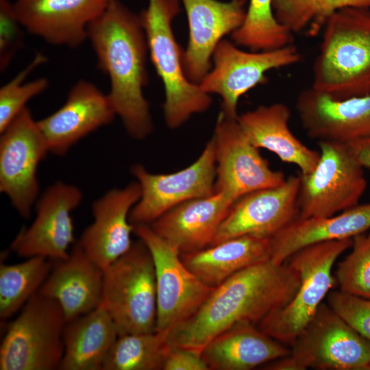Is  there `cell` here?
<instances>
[{"label":"cell","mask_w":370,"mask_h":370,"mask_svg":"<svg viewBox=\"0 0 370 370\" xmlns=\"http://www.w3.org/2000/svg\"><path fill=\"white\" fill-rule=\"evenodd\" d=\"M300 284L288 263L269 260L245 268L214 288L200 308L167 333L171 346L201 352L212 338L241 323L258 325L285 306Z\"/></svg>","instance_id":"6da1fadb"},{"label":"cell","mask_w":370,"mask_h":370,"mask_svg":"<svg viewBox=\"0 0 370 370\" xmlns=\"http://www.w3.org/2000/svg\"><path fill=\"white\" fill-rule=\"evenodd\" d=\"M98 67L110 79L107 95L127 134L143 140L153 130L149 104L143 94L147 84L148 53L140 16L118 0H110L88 27Z\"/></svg>","instance_id":"7a4b0ae2"},{"label":"cell","mask_w":370,"mask_h":370,"mask_svg":"<svg viewBox=\"0 0 370 370\" xmlns=\"http://www.w3.org/2000/svg\"><path fill=\"white\" fill-rule=\"evenodd\" d=\"M311 88L334 100L370 94V8L348 7L327 21Z\"/></svg>","instance_id":"3957f363"},{"label":"cell","mask_w":370,"mask_h":370,"mask_svg":"<svg viewBox=\"0 0 370 370\" xmlns=\"http://www.w3.org/2000/svg\"><path fill=\"white\" fill-rule=\"evenodd\" d=\"M180 12L179 0H149L139 15L148 53L164 89L163 112L166 125L180 127L193 114L206 111L212 103L209 94L186 77L181 48L174 36L172 21Z\"/></svg>","instance_id":"277c9868"},{"label":"cell","mask_w":370,"mask_h":370,"mask_svg":"<svg viewBox=\"0 0 370 370\" xmlns=\"http://www.w3.org/2000/svg\"><path fill=\"white\" fill-rule=\"evenodd\" d=\"M352 243L353 238L323 241L293 254L286 261L299 275V288L285 306L267 315L258 328L291 347L336 284L332 274L334 264Z\"/></svg>","instance_id":"5b68a950"},{"label":"cell","mask_w":370,"mask_h":370,"mask_svg":"<svg viewBox=\"0 0 370 370\" xmlns=\"http://www.w3.org/2000/svg\"><path fill=\"white\" fill-rule=\"evenodd\" d=\"M100 306L119 336L156 331V285L151 254L140 240L105 270Z\"/></svg>","instance_id":"8992f818"},{"label":"cell","mask_w":370,"mask_h":370,"mask_svg":"<svg viewBox=\"0 0 370 370\" xmlns=\"http://www.w3.org/2000/svg\"><path fill=\"white\" fill-rule=\"evenodd\" d=\"M65 324L60 304L35 293L7 326L0 346V369H59Z\"/></svg>","instance_id":"52a82bcc"},{"label":"cell","mask_w":370,"mask_h":370,"mask_svg":"<svg viewBox=\"0 0 370 370\" xmlns=\"http://www.w3.org/2000/svg\"><path fill=\"white\" fill-rule=\"evenodd\" d=\"M315 168L299 174V219L327 217L358 204L367 186L364 168L345 143L318 142Z\"/></svg>","instance_id":"ba28073f"},{"label":"cell","mask_w":370,"mask_h":370,"mask_svg":"<svg viewBox=\"0 0 370 370\" xmlns=\"http://www.w3.org/2000/svg\"><path fill=\"white\" fill-rule=\"evenodd\" d=\"M301 58L294 44L273 50L246 51L223 39L213 53V66L199 86L206 93L221 97V113L237 119L238 102L244 94L265 84L268 71L294 65Z\"/></svg>","instance_id":"9c48e42d"},{"label":"cell","mask_w":370,"mask_h":370,"mask_svg":"<svg viewBox=\"0 0 370 370\" xmlns=\"http://www.w3.org/2000/svg\"><path fill=\"white\" fill-rule=\"evenodd\" d=\"M134 232L149 249L154 263L156 331L168 333L196 312L214 288L191 272L178 251L147 224L135 225Z\"/></svg>","instance_id":"30bf717a"},{"label":"cell","mask_w":370,"mask_h":370,"mask_svg":"<svg viewBox=\"0 0 370 370\" xmlns=\"http://www.w3.org/2000/svg\"><path fill=\"white\" fill-rule=\"evenodd\" d=\"M0 133V191L28 219L39 193L38 166L49 149L27 107Z\"/></svg>","instance_id":"8fae6325"},{"label":"cell","mask_w":370,"mask_h":370,"mask_svg":"<svg viewBox=\"0 0 370 370\" xmlns=\"http://www.w3.org/2000/svg\"><path fill=\"white\" fill-rule=\"evenodd\" d=\"M130 171L140 186L141 195L132 208L129 220L134 225H148L182 203L215 193L214 143L211 138L197 160L179 171L151 173L139 164H134Z\"/></svg>","instance_id":"7c38bea8"},{"label":"cell","mask_w":370,"mask_h":370,"mask_svg":"<svg viewBox=\"0 0 370 370\" xmlns=\"http://www.w3.org/2000/svg\"><path fill=\"white\" fill-rule=\"evenodd\" d=\"M291 347L304 370H370V342L324 303Z\"/></svg>","instance_id":"4fadbf2b"},{"label":"cell","mask_w":370,"mask_h":370,"mask_svg":"<svg viewBox=\"0 0 370 370\" xmlns=\"http://www.w3.org/2000/svg\"><path fill=\"white\" fill-rule=\"evenodd\" d=\"M212 140L216 161L215 193H223L234 204L251 192L278 186L286 177L273 171L249 142L237 119L220 113Z\"/></svg>","instance_id":"5bb4252c"},{"label":"cell","mask_w":370,"mask_h":370,"mask_svg":"<svg viewBox=\"0 0 370 370\" xmlns=\"http://www.w3.org/2000/svg\"><path fill=\"white\" fill-rule=\"evenodd\" d=\"M299 185V175H291L278 186L260 189L238 199L210 246L243 235L273 238L300 218Z\"/></svg>","instance_id":"9a60e30c"},{"label":"cell","mask_w":370,"mask_h":370,"mask_svg":"<svg viewBox=\"0 0 370 370\" xmlns=\"http://www.w3.org/2000/svg\"><path fill=\"white\" fill-rule=\"evenodd\" d=\"M82 199L81 190L74 185L58 182L48 187L36 201L34 221L19 232L10 249L26 258H66L69 254L68 248L74 241L71 213Z\"/></svg>","instance_id":"2e32d148"},{"label":"cell","mask_w":370,"mask_h":370,"mask_svg":"<svg viewBox=\"0 0 370 370\" xmlns=\"http://www.w3.org/2000/svg\"><path fill=\"white\" fill-rule=\"evenodd\" d=\"M188 24V42L182 65L187 78L199 84L212 67V58L223 38L243 23L247 0H181Z\"/></svg>","instance_id":"e0dca14e"},{"label":"cell","mask_w":370,"mask_h":370,"mask_svg":"<svg viewBox=\"0 0 370 370\" xmlns=\"http://www.w3.org/2000/svg\"><path fill=\"white\" fill-rule=\"evenodd\" d=\"M140 195V186L134 182L125 188L108 190L92 204L94 221L77 243L103 271L133 244L131 234L134 225L130 222L129 215Z\"/></svg>","instance_id":"ac0fdd59"},{"label":"cell","mask_w":370,"mask_h":370,"mask_svg":"<svg viewBox=\"0 0 370 370\" xmlns=\"http://www.w3.org/2000/svg\"><path fill=\"white\" fill-rule=\"evenodd\" d=\"M110 0H16L14 12L29 34L48 43L75 48Z\"/></svg>","instance_id":"d6986e66"},{"label":"cell","mask_w":370,"mask_h":370,"mask_svg":"<svg viewBox=\"0 0 370 370\" xmlns=\"http://www.w3.org/2000/svg\"><path fill=\"white\" fill-rule=\"evenodd\" d=\"M115 116L107 95L82 79L71 87L62 106L37 123L49 151L63 156L79 140L110 124Z\"/></svg>","instance_id":"ffe728a7"},{"label":"cell","mask_w":370,"mask_h":370,"mask_svg":"<svg viewBox=\"0 0 370 370\" xmlns=\"http://www.w3.org/2000/svg\"><path fill=\"white\" fill-rule=\"evenodd\" d=\"M295 108L304 131L317 143L346 144L370 136V94L334 100L310 87L299 93Z\"/></svg>","instance_id":"44dd1931"},{"label":"cell","mask_w":370,"mask_h":370,"mask_svg":"<svg viewBox=\"0 0 370 370\" xmlns=\"http://www.w3.org/2000/svg\"><path fill=\"white\" fill-rule=\"evenodd\" d=\"M233 204L223 193H215L176 206L150 227L180 255L197 251L210 245Z\"/></svg>","instance_id":"7402d4cb"},{"label":"cell","mask_w":370,"mask_h":370,"mask_svg":"<svg viewBox=\"0 0 370 370\" xmlns=\"http://www.w3.org/2000/svg\"><path fill=\"white\" fill-rule=\"evenodd\" d=\"M103 273L76 242L66 258L53 260L52 269L38 292L60 304L67 322L100 305Z\"/></svg>","instance_id":"603a6c76"},{"label":"cell","mask_w":370,"mask_h":370,"mask_svg":"<svg viewBox=\"0 0 370 370\" xmlns=\"http://www.w3.org/2000/svg\"><path fill=\"white\" fill-rule=\"evenodd\" d=\"M291 115L286 104L274 103L241 114L237 121L252 145L271 151L306 175L315 168L320 152L306 146L293 134L288 126Z\"/></svg>","instance_id":"cb8c5ba5"},{"label":"cell","mask_w":370,"mask_h":370,"mask_svg":"<svg viewBox=\"0 0 370 370\" xmlns=\"http://www.w3.org/2000/svg\"><path fill=\"white\" fill-rule=\"evenodd\" d=\"M291 353L284 344L249 323L230 328L201 351L209 369L212 370H250Z\"/></svg>","instance_id":"d4e9b609"},{"label":"cell","mask_w":370,"mask_h":370,"mask_svg":"<svg viewBox=\"0 0 370 370\" xmlns=\"http://www.w3.org/2000/svg\"><path fill=\"white\" fill-rule=\"evenodd\" d=\"M369 229L370 203L358 204L330 217L299 219L271 238V260L282 264L306 246L353 238Z\"/></svg>","instance_id":"484cf974"},{"label":"cell","mask_w":370,"mask_h":370,"mask_svg":"<svg viewBox=\"0 0 370 370\" xmlns=\"http://www.w3.org/2000/svg\"><path fill=\"white\" fill-rule=\"evenodd\" d=\"M271 238L243 235L180 256L201 281L215 288L237 272L271 260Z\"/></svg>","instance_id":"4316f807"},{"label":"cell","mask_w":370,"mask_h":370,"mask_svg":"<svg viewBox=\"0 0 370 370\" xmlns=\"http://www.w3.org/2000/svg\"><path fill=\"white\" fill-rule=\"evenodd\" d=\"M118 337L114 323L100 305L66 322L63 331L64 354L59 369L102 370Z\"/></svg>","instance_id":"83f0119b"},{"label":"cell","mask_w":370,"mask_h":370,"mask_svg":"<svg viewBox=\"0 0 370 370\" xmlns=\"http://www.w3.org/2000/svg\"><path fill=\"white\" fill-rule=\"evenodd\" d=\"M53 260L43 256L0 266V318L5 321L21 310L47 278Z\"/></svg>","instance_id":"f1b7e54d"},{"label":"cell","mask_w":370,"mask_h":370,"mask_svg":"<svg viewBox=\"0 0 370 370\" xmlns=\"http://www.w3.org/2000/svg\"><path fill=\"white\" fill-rule=\"evenodd\" d=\"M171 347L167 333L157 331L119 336L102 370H160Z\"/></svg>","instance_id":"f546056e"},{"label":"cell","mask_w":370,"mask_h":370,"mask_svg":"<svg viewBox=\"0 0 370 370\" xmlns=\"http://www.w3.org/2000/svg\"><path fill=\"white\" fill-rule=\"evenodd\" d=\"M231 36L236 44L252 51L276 49L294 42V34L276 19L272 0H249L243 25Z\"/></svg>","instance_id":"4dcf8cb0"},{"label":"cell","mask_w":370,"mask_h":370,"mask_svg":"<svg viewBox=\"0 0 370 370\" xmlns=\"http://www.w3.org/2000/svg\"><path fill=\"white\" fill-rule=\"evenodd\" d=\"M276 19L293 34L311 37L322 32L328 18L348 7L370 8V0H272Z\"/></svg>","instance_id":"1f68e13d"},{"label":"cell","mask_w":370,"mask_h":370,"mask_svg":"<svg viewBox=\"0 0 370 370\" xmlns=\"http://www.w3.org/2000/svg\"><path fill=\"white\" fill-rule=\"evenodd\" d=\"M352 248L337 264L336 284L343 292L370 299V232L354 236Z\"/></svg>","instance_id":"d6a6232c"},{"label":"cell","mask_w":370,"mask_h":370,"mask_svg":"<svg viewBox=\"0 0 370 370\" xmlns=\"http://www.w3.org/2000/svg\"><path fill=\"white\" fill-rule=\"evenodd\" d=\"M47 58L38 53L33 60L0 89V132L26 107L27 102L45 90L47 79H38L24 82L27 75Z\"/></svg>","instance_id":"836d02e7"},{"label":"cell","mask_w":370,"mask_h":370,"mask_svg":"<svg viewBox=\"0 0 370 370\" xmlns=\"http://www.w3.org/2000/svg\"><path fill=\"white\" fill-rule=\"evenodd\" d=\"M327 301L338 316L370 342V299L338 290L330 291Z\"/></svg>","instance_id":"e575fe53"},{"label":"cell","mask_w":370,"mask_h":370,"mask_svg":"<svg viewBox=\"0 0 370 370\" xmlns=\"http://www.w3.org/2000/svg\"><path fill=\"white\" fill-rule=\"evenodd\" d=\"M23 27L9 0H0V69L3 71L23 42Z\"/></svg>","instance_id":"d590c367"},{"label":"cell","mask_w":370,"mask_h":370,"mask_svg":"<svg viewBox=\"0 0 370 370\" xmlns=\"http://www.w3.org/2000/svg\"><path fill=\"white\" fill-rule=\"evenodd\" d=\"M163 370H209L201 352L171 346L164 363Z\"/></svg>","instance_id":"8d00e7d4"},{"label":"cell","mask_w":370,"mask_h":370,"mask_svg":"<svg viewBox=\"0 0 370 370\" xmlns=\"http://www.w3.org/2000/svg\"><path fill=\"white\" fill-rule=\"evenodd\" d=\"M346 144L360 164L370 170V136Z\"/></svg>","instance_id":"74e56055"},{"label":"cell","mask_w":370,"mask_h":370,"mask_svg":"<svg viewBox=\"0 0 370 370\" xmlns=\"http://www.w3.org/2000/svg\"><path fill=\"white\" fill-rule=\"evenodd\" d=\"M264 367L268 370H304L291 354L268 362Z\"/></svg>","instance_id":"f35d334b"}]
</instances>
